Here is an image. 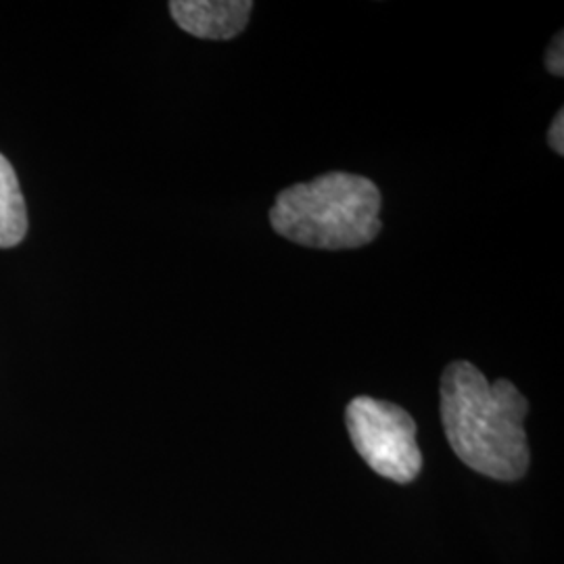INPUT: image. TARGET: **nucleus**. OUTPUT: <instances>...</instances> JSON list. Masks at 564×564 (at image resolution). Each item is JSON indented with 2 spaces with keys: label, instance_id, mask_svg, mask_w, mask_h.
<instances>
[{
  "label": "nucleus",
  "instance_id": "1",
  "mask_svg": "<svg viewBox=\"0 0 564 564\" xmlns=\"http://www.w3.org/2000/svg\"><path fill=\"white\" fill-rule=\"evenodd\" d=\"M529 403L506 379L489 383L470 362H452L442 377L447 442L466 466L496 481H519L529 470L524 416Z\"/></svg>",
  "mask_w": 564,
  "mask_h": 564
},
{
  "label": "nucleus",
  "instance_id": "2",
  "mask_svg": "<svg viewBox=\"0 0 564 564\" xmlns=\"http://www.w3.org/2000/svg\"><path fill=\"white\" fill-rule=\"evenodd\" d=\"M381 207V191L370 178L328 172L281 191L270 224L284 239L310 249H360L379 237Z\"/></svg>",
  "mask_w": 564,
  "mask_h": 564
},
{
  "label": "nucleus",
  "instance_id": "3",
  "mask_svg": "<svg viewBox=\"0 0 564 564\" xmlns=\"http://www.w3.org/2000/svg\"><path fill=\"white\" fill-rule=\"evenodd\" d=\"M345 423L356 452L377 475L410 484L423 470L414 419L395 403L356 398L345 410Z\"/></svg>",
  "mask_w": 564,
  "mask_h": 564
},
{
  "label": "nucleus",
  "instance_id": "4",
  "mask_svg": "<svg viewBox=\"0 0 564 564\" xmlns=\"http://www.w3.org/2000/svg\"><path fill=\"white\" fill-rule=\"evenodd\" d=\"M251 0H172L170 15L186 34L203 41H230L245 32Z\"/></svg>",
  "mask_w": 564,
  "mask_h": 564
},
{
  "label": "nucleus",
  "instance_id": "5",
  "mask_svg": "<svg viewBox=\"0 0 564 564\" xmlns=\"http://www.w3.org/2000/svg\"><path fill=\"white\" fill-rule=\"evenodd\" d=\"M28 235V207L11 162L0 153V249L18 247Z\"/></svg>",
  "mask_w": 564,
  "mask_h": 564
},
{
  "label": "nucleus",
  "instance_id": "6",
  "mask_svg": "<svg viewBox=\"0 0 564 564\" xmlns=\"http://www.w3.org/2000/svg\"><path fill=\"white\" fill-rule=\"evenodd\" d=\"M545 69L556 76L563 78L564 74V42L563 32H558L554 36V41L550 42L547 51H545Z\"/></svg>",
  "mask_w": 564,
  "mask_h": 564
},
{
  "label": "nucleus",
  "instance_id": "7",
  "mask_svg": "<svg viewBox=\"0 0 564 564\" xmlns=\"http://www.w3.org/2000/svg\"><path fill=\"white\" fill-rule=\"evenodd\" d=\"M547 142H550V149L558 155H564V111L561 109L556 113V118L552 121L550 130H547Z\"/></svg>",
  "mask_w": 564,
  "mask_h": 564
}]
</instances>
